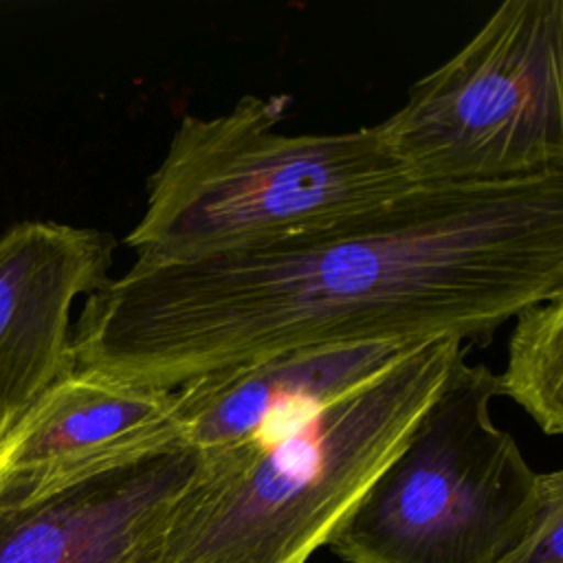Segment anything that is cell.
Masks as SVG:
<instances>
[{
  "mask_svg": "<svg viewBox=\"0 0 563 563\" xmlns=\"http://www.w3.org/2000/svg\"><path fill=\"white\" fill-rule=\"evenodd\" d=\"M499 396L519 405L545 435L563 431V295L515 314Z\"/></svg>",
  "mask_w": 563,
  "mask_h": 563,
  "instance_id": "cell-10",
  "label": "cell"
},
{
  "mask_svg": "<svg viewBox=\"0 0 563 563\" xmlns=\"http://www.w3.org/2000/svg\"><path fill=\"white\" fill-rule=\"evenodd\" d=\"M468 350L455 336L429 339L279 435L198 453L136 563H306L400 451Z\"/></svg>",
  "mask_w": 563,
  "mask_h": 563,
  "instance_id": "cell-2",
  "label": "cell"
},
{
  "mask_svg": "<svg viewBox=\"0 0 563 563\" xmlns=\"http://www.w3.org/2000/svg\"><path fill=\"white\" fill-rule=\"evenodd\" d=\"M563 295V167L413 185L303 231L139 262L90 292L73 365L156 389L273 354L455 336L486 345Z\"/></svg>",
  "mask_w": 563,
  "mask_h": 563,
  "instance_id": "cell-1",
  "label": "cell"
},
{
  "mask_svg": "<svg viewBox=\"0 0 563 563\" xmlns=\"http://www.w3.org/2000/svg\"><path fill=\"white\" fill-rule=\"evenodd\" d=\"M420 343L292 350L198 376L174 389L183 438L198 453L268 440L378 378Z\"/></svg>",
  "mask_w": 563,
  "mask_h": 563,
  "instance_id": "cell-8",
  "label": "cell"
},
{
  "mask_svg": "<svg viewBox=\"0 0 563 563\" xmlns=\"http://www.w3.org/2000/svg\"><path fill=\"white\" fill-rule=\"evenodd\" d=\"M198 451L180 444L15 506H0V563H136L187 484Z\"/></svg>",
  "mask_w": 563,
  "mask_h": 563,
  "instance_id": "cell-9",
  "label": "cell"
},
{
  "mask_svg": "<svg viewBox=\"0 0 563 563\" xmlns=\"http://www.w3.org/2000/svg\"><path fill=\"white\" fill-rule=\"evenodd\" d=\"M110 233L29 220L0 235V440L73 365L70 310L110 279Z\"/></svg>",
  "mask_w": 563,
  "mask_h": 563,
  "instance_id": "cell-7",
  "label": "cell"
},
{
  "mask_svg": "<svg viewBox=\"0 0 563 563\" xmlns=\"http://www.w3.org/2000/svg\"><path fill=\"white\" fill-rule=\"evenodd\" d=\"M187 444L176 391L70 365L0 440V506Z\"/></svg>",
  "mask_w": 563,
  "mask_h": 563,
  "instance_id": "cell-6",
  "label": "cell"
},
{
  "mask_svg": "<svg viewBox=\"0 0 563 563\" xmlns=\"http://www.w3.org/2000/svg\"><path fill=\"white\" fill-rule=\"evenodd\" d=\"M380 125L413 185L563 167V2H501Z\"/></svg>",
  "mask_w": 563,
  "mask_h": 563,
  "instance_id": "cell-5",
  "label": "cell"
},
{
  "mask_svg": "<svg viewBox=\"0 0 563 563\" xmlns=\"http://www.w3.org/2000/svg\"><path fill=\"white\" fill-rule=\"evenodd\" d=\"M563 473L550 471L539 477L537 504L523 534L506 563H563Z\"/></svg>",
  "mask_w": 563,
  "mask_h": 563,
  "instance_id": "cell-11",
  "label": "cell"
},
{
  "mask_svg": "<svg viewBox=\"0 0 563 563\" xmlns=\"http://www.w3.org/2000/svg\"><path fill=\"white\" fill-rule=\"evenodd\" d=\"M495 396L497 374L460 356L325 545L347 563H506L541 473L495 424Z\"/></svg>",
  "mask_w": 563,
  "mask_h": 563,
  "instance_id": "cell-4",
  "label": "cell"
},
{
  "mask_svg": "<svg viewBox=\"0 0 563 563\" xmlns=\"http://www.w3.org/2000/svg\"><path fill=\"white\" fill-rule=\"evenodd\" d=\"M286 108L288 97L244 95L229 112L180 119L125 238L139 262L271 242L413 187L380 123L288 134Z\"/></svg>",
  "mask_w": 563,
  "mask_h": 563,
  "instance_id": "cell-3",
  "label": "cell"
}]
</instances>
